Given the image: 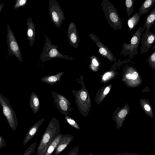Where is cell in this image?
I'll return each mask as SVG.
<instances>
[{
	"label": "cell",
	"mask_w": 155,
	"mask_h": 155,
	"mask_svg": "<svg viewBox=\"0 0 155 155\" xmlns=\"http://www.w3.org/2000/svg\"><path fill=\"white\" fill-rule=\"evenodd\" d=\"M60 125L58 120L52 118L43 134L38 146L36 155H44L48 146L60 133Z\"/></svg>",
	"instance_id": "cell-1"
},
{
	"label": "cell",
	"mask_w": 155,
	"mask_h": 155,
	"mask_svg": "<svg viewBox=\"0 0 155 155\" xmlns=\"http://www.w3.org/2000/svg\"><path fill=\"white\" fill-rule=\"evenodd\" d=\"M101 6L110 27L116 31L120 30L122 27V21L114 5L108 0H103Z\"/></svg>",
	"instance_id": "cell-2"
},
{
	"label": "cell",
	"mask_w": 155,
	"mask_h": 155,
	"mask_svg": "<svg viewBox=\"0 0 155 155\" xmlns=\"http://www.w3.org/2000/svg\"><path fill=\"white\" fill-rule=\"evenodd\" d=\"M44 33L45 38V42L42 52L40 56V60L45 62L51 59L57 58L64 59L68 60L74 59L71 56L61 53L58 50V46L52 43L44 31Z\"/></svg>",
	"instance_id": "cell-3"
},
{
	"label": "cell",
	"mask_w": 155,
	"mask_h": 155,
	"mask_svg": "<svg viewBox=\"0 0 155 155\" xmlns=\"http://www.w3.org/2000/svg\"><path fill=\"white\" fill-rule=\"evenodd\" d=\"M145 29L146 28L143 26L140 27L131 38L130 44L123 43L120 53L121 56H128L130 58H132L138 53L139 45L143 33Z\"/></svg>",
	"instance_id": "cell-4"
},
{
	"label": "cell",
	"mask_w": 155,
	"mask_h": 155,
	"mask_svg": "<svg viewBox=\"0 0 155 155\" xmlns=\"http://www.w3.org/2000/svg\"><path fill=\"white\" fill-rule=\"evenodd\" d=\"M0 104L3 110V114L7 120L12 129L15 131L17 127V118L15 112L12 109L9 100L0 93Z\"/></svg>",
	"instance_id": "cell-5"
},
{
	"label": "cell",
	"mask_w": 155,
	"mask_h": 155,
	"mask_svg": "<svg viewBox=\"0 0 155 155\" xmlns=\"http://www.w3.org/2000/svg\"><path fill=\"white\" fill-rule=\"evenodd\" d=\"M48 10L52 22L56 27L59 29L65 17L59 4L56 0L49 1Z\"/></svg>",
	"instance_id": "cell-6"
},
{
	"label": "cell",
	"mask_w": 155,
	"mask_h": 155,
	"mask_svg": "<svg viewBox=\"0 0 155 155\" xmlns=\"http://www.w3.org/2000/svg\"><path fill=\"white\" fill-rule=\"evenodd\" d=\"M6 35L8 51L10 55H14L20 62L23 61L22 54L15 37L9 25L8 24Z\"/></svg>",
	"instance_id": "cell-7"
},
{
	"label": "cell",
	"mask_w": 155,
	"mask_h": 155,
	"mask_svg": "<svg viewBox=\"0 0 155 155\" xmlns=\"http://www.w3.org/2000/svg\"><path fill=\"white\" fill-rule=\"evenodd\" d=\"M54 104L57 108L65 116L68 115L69 112L72 110L71 103L64 96L56 92L55 91L51 93Z\"/></svg>",
	"instance_id": "cell-8"
},
{
	"label": "cell",
	"mask_w": 155,
	"mask_h": 155,
	"mask_svg": "<svg viewBox=\"0 0 155 155\" xmlns=\"http://www.w3.org/2000/svg\"><path fill=\"white\" fill-rule=\"evenodd\" d=\"M145 32L143 33L141 37V46L140 48V54L148 52L152 45L155 38V33L150 31V29L146 28Z\"/></svg>",
	"instance_id": "cell-9"
},
{
	"label": "cell",
	"mask_w": 155,
	"mask_h": 155,
	"mask_svg": "<svg viewBox=\"0 0 155 155\" xmlns=\"http://www.w3.org/2000/svg\"><path fill=\"white\" fill-rule=\"evenodd\" d=\"M91 39L98 47V52L100 55L108 59L110 61L115 60L116 58L108 48L100 40L97 36L93 33L89 34Z\"/></svg>",
	"instance_id": "cell-10"
},
{
	"label": "cell",
	"mask_w": 155,
	"mask_h": 155,
	"mask_svg": "<svg viewBox=\"0 0 155 155\" xmlns=\"http://www.w3.org/2000/svg\"><path fill=\"white\" fill-rule=\"evenodd\" d=\"M68 42L70 45L75 48L79 47L80 38L76 24L73 22L69 24L67 32Z\"/></svg>",
	"instance_id": "cell-11"
},
{
	"label": "cell",
	"mask_w": 155,
	"mask_h": 155,
	"mask_svg": "<svg viewBox=\"0 0 155 155\" xmlns=\"http://www.w3.org/2000/svg\"><path fill=\"white\" fill-rule=\"evenodd\" d=\"M72 93L75 98V102L79 111L83 115L84 107V102L87 98V94L86 91L83 89L82 85L81 88L78 91L73 89Z\"/></svg>",
	"instance_id": "cell-12"
},
{
	"label": "cell",
	"mask_w": 155,
	"mask_h": 155,
	"mask_svg": "<svg viewBox=\"0 0 155 155\" xmlns=\"http://www.w3.org/2000/svg\"><path fill=\"white\" fill-rule=\"evenodd\" d=\"M45 119L44 117L42 118L39 120L34 125L31 126L29 128L23 140V146L25 145L35 136L39 127L44 123Z\"/></svg>",
	"instance_id": "cell-13"
},
{
	"label": "cell",
	"mask_w": 155,
	"mask_h": 155,
	"mask_svg": "<svg viewBox=\"0 0 155 155\" xmlns=\"http://www.w3.org/2000/svg\"><path fill=\"white\" fill-rule=\"evenodd\" d=\"M74 137L71 134L63 135L61 138L54 153V155H58L61 153L74 139Z\"/></svg>",
	"instance_id": "cell-14"
},
{
	"label": "cell",
	"mask_w": 155,
	"mask_h": 155,
	"mask_svg": "<svg viewBox=\"0 0 155 155\" xmlns=\"http://www.w3.org/2000/svg\"><path fill=\"white\" fill-rule=\"evenodd\" d=\"M26 25L27 26V36L30 46L31 47L33 45L35 41V26L31 17L28 18Z\"/></svg>",
	"instance_id": "cell-15"
},
{
	"label": "cell",
	"mask_w": 155,
	"mask_h": 155,
	"mask_svg": "<svg viewBox=\"0 0 155 155\" xmlns=\"http://www.w3.org/2000/svg\"><path fill=\"white\" fill-rule=\"evenodd\" d=\"M64 73V72L61 71L55 75L47 76L42 78L41 81L42 82L53 86L56 84L58 81H61V77Z\"/></svg>",
	"instance_id": "cell-16"
},
{
	"label": "cell",
	"mask_w": 155,
	"mask_h": 155,
	"mask_svg": "<svg viewBox=\"0 0 155 155\" xmlns=\"http://www.w3.org/2000/svg\"><path fill=\"white\" fill-rule=\"evenodd\" d=\"M30 106L34 114H36L40 108V103L38 95L34 92L30 95Z\"/></svg>",
	"instance_id": "cell-17"
},
{
	"label": "cell",
	"mask_w": 155,
	"mask_h": 155,
	"mask_svg": "<svg viewBox=\"0 0 155 155\" xmlns=\"http://www.w3.org/2000/svg\"><path fill=\"white\" fill-rule=\"evenodd\" d=\"M63 135L61 133L58 135L48 146L44 155H52Z\"/></svg>",
	"instance_id": "cell-18"
},
{
	"label": "cell",
	"mask_w": 155,
	"mask_h": 155,
	"mask_svg": "<svg viewBox=\"0 0 155 155\" xmlns=\"http://www.w3.org/2000/svg\"><path fill=\"white\" fill-rule=\"evenodd\" d=\"M155 3V0H146L139 8L138 14L140 16L147 14Z\"/></svg>",
	"instance_id": "cell-19"
},
{
	"label": "cell",
	"mask_w": 155,
	"mask_h": 155,
	"mask_svg": "<svg viewBox=\"0 0 155 155\" xmlns=\"http://www.w3.org/2000/svg\"><path fill=\"white\" fill-rule=\"evenodd\" d=\"M155 20V8L146 17L143 26L146 28L150 29Z\"/></svg>",
	"instance_id": "cell-20"
},
{
	"label": "cell",
	"mask_w": 155,
	"mask_h": 155,
	"mask_svg": "<svg viewBox=\"0 0 155 155\" xmlns=\"http://www.w3.org/2000/svg\"><path fill=\"white\" fill-rule=\"evenodd\" d=\"M140 18V16L139 15L138 12L129 18L127 20V24L130 31H131L137 25Z\"/></svg>",
	"instance_id": "cell-21"
},
{
	"label": "cell",
	"mask_w": 155,
	"mask_h": 155,
	"mask_svg": "<svg viewBox=\"0 0 155 155\" xmlns=\"http://www.w3.org/2000/svg\"><path fill=\"white\" fill-rule=\"evenodd\" d=\"M135 0H126L125 1V7L127 15L129 18L134 11V5Z\"/></svg>",
	"instance_id": "cell-22"
},
{
	"label": "cell",
	"mask_w": 155,
	"mask_h": 155,
	"mask_svg": "<svg viewBox=\"0 0 155 155\" xmlns=\"http://www.w3.org/2000/svg\"><path fill=\"white\" fill-rule=\"evenodd\" d=\"M65 119L68 124L73 127L77 130L80 129L79 125L72 118L67 116H65Z\"/></svg>",
	"instance_id": "cell-23"
},
{
	"label": "cell",
	"mask_w": 155,
	"mask_h": 155,
	"mask_svg": "<svg viewBox=\"0 0 155 155\" xmlns=\"http://www.w3.org/2000/svg\"><path fill=\"white\" fill-rule=\"evenodd\" d=\"M37 144V142L35 141L28 147L25 151L23 155H31L35 152V149Z\"/></svg>",
	"instance_id": "cell-24"
},
{
	"label": "cell",
	"mask_w": 155,
	"mask_h": 155,
	"mask_svg": "<svg viewBox=\"0 0 155 155\" xmlns=\"http://www.w3.org/2000/svg\"><path fill=\"white\" fill-rule=\"evenodd\" d=\"M90 60L92 68L93 67H97L99 65V59L96 56L93 55L90 58Z\"/></svg>",
	"instance_id": "cell-25"
},
{
	"label": "cell",
	"mask_w": 155,
	"mask_h": 155,
	"mask_svg": "<svg viewBox=\"0 0 155 155\" xmlns=\"http://www.w3.org/2000/svg\"><path fill=\"white\" fill-rule=\"evenodd\" d=\"M27 1L26 0H17L13 7V9H15L22 6H24L27 4Z\"/></svg>",
	"instance_id": "cell-26"
},
{
	"label": "cell",
	"mask_w": 155,
	"mask_h": 155,
	"mask_svg": "<svg viewBox=\"0 0 155 155\" xmlns=\"http://www.w3.org/2000/svg\"><path fill=\"white\" fill-rule=\"evenodd\" d=\"M79 147V145L73 147L66 155H78Z\"/></svg>",
	"instance_id": "cell-27"
},
{
	"label": "cell",
	"mask_w": 155,
	"mask_h": 155,
	"mask_svg": "<svg viewBox=\"0 0 155 155\" xmlns=\"http://www.w3.org/2000/svg\"><path fill=\"white\" fill-rule=\"evenodd\" d=\"M138 76V74L136 71H134L132 74L128 73L126 75V77L127 79H132L133 80H135L137 79Z\"/></svg>",
	"instance_id": "cell-28"
},
{
	"label": "cell",
	"mask_w": 155,
	"mask_h": 155,
	"mask_svg": "<svg viewBox=\"0 0 155 155\" xmlns=\"http://www.w3.org/2000/svg\"><path fill=\"white\" fill-rule=\"evenodd\" d=\"M147 61L152 65H154L155 63V51H154L149 57Z\"/></svg>",
	"instance_id": "cell-29"
},
{
	"label": "cell",
	"mask_w": 155,
	"mask_h": 155,
	"mask_svg": "<svg viewBox=\"0 0 155 155\" xmlns=\"http://www.w3.org/2000/svg\"><path fill=\"white\" fill-rule=\"evenodd\" d=\"M127 113V111L126 109H123L120 110L118 114V116L119 117L123 118L124 117Z\"/></svg>",
	"instance_id": "cell-30"
},
{
	"label": "cell",
	"mask_w": 155,
	"mask_h": 155,
	"mask_svg": "<svg viewBox=\"0 0 155 155\" xmlns=\"http://www.w3.org/2000/svg\"><path fill=\"white\" fill-rule=\"evenodd\" d=\"M6 146V142L4 138L0 135V149Z\"/></svg>",
	"instance_id": "cell-31"
},
{
	"label": "cell",
	"mask_w": 155,
	"mask_h": 155,
	"mask_svg": "<svg viewBox=\"0 0 155 155\" xmlns=\"http://www.w3.org/2000/svg\"><path fill=\"white\" fill-rule=\"evenodd\" d=\"M111 75V73L110 72H107L105 73L103 77V79L104 81H106L109 78Z\"/></svg>",
	"instance_id": "cell-32"
},
{
	"label": "cell",
	"mask_w": 155,
	"mask_h": 155,
	"mask_svg": "<svg viewBox=\"0 0 155 155\" xmlns=\"http://www.w3.org/2000/svg\"><path fill=\"white\" fill-rule=\"evenodd\" d=\"M144 107L145 109L147 111H149L151 110L150 107L147 104L145 105Z\"/></svg>",
	"instance_id": "cell-33"
},
{
	"label": "cell",
	"mask_w": 155,
	"mask_h": 155,
	"mask_svg": "<svg viewBox=\"0 0 155 155\" xmlns=\"http://www.w3.org/2000/svg\"><path fill=\"white\" fill-rule=\"evenodd\" d=\"M110 91V88L109 87H107L105 89L104 92V94L105 95L107 94Z\"/></svg>",
	"instance_id": "cell-34"
},
{
	"label": "cell",
	"mask_w": 155,
	"mask_h": 155,
	"mask_svg": "<svg viewBox=\"0 0 155 155\" xmlns=\"http://www.w3.org/2000/svg\"><path fill=\"white\" fill-rule=\"evenodd\" d=\"M129 153H116L114 155H129Z\"/></svg>",
	"instance_id": "cell-35"
},
{
	"label": "cell",
	"mask_w": 155,
	"mask_h": 155,
	"mask_svg": "<svg viewBox=\"0 0 155 155\" xmlns=\"http://www.w3.org/2000/svg\"><path fill=\"white\" fill-rule=\"evenodd\" d=\"M4 5V3H3L0 4V13Z\"/></svg>",
	"instance_id": "cell-36"
},
{
	"label": "cell",
	"mask_w": 155,
	"mask_h": 155,
	"mask_svg": "<svg viewBox=\"0 0 155 155\" xmlns=\"http://www.w3.org/2000/svg\"><path fill=\"white\" fill-rule=\"evenodd\" d=\"M129 155H139L138 154L136 153H129Z\"/></svg>",
	"instance_id": "cell-37"
},
{
	"label": "cell",
	"mask_w": 155,
	"mask_h": 155,
	"mask_svg": "<svg viewBox=\"0 0 155 155\" xmlns=\"http://www.w3.org/2000/svg\"><path fill=\"white\" fill-rule=\"evenodd\" d=\"M88 155H94L91 153H90Z\"/></svg>",
	"instance_id": "cell-38"
}]
</instances>
